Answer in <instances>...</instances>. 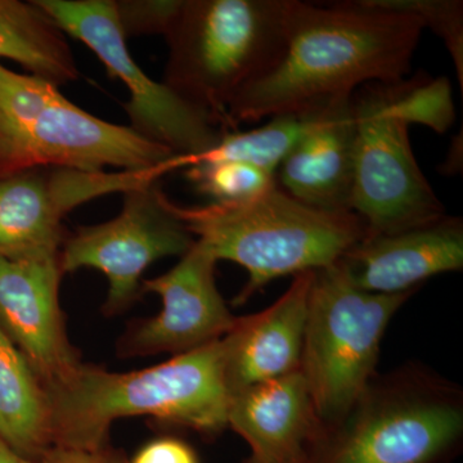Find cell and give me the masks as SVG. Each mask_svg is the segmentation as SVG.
Wrapping results in <instances>:
<instances>
[{"label": "cell", "instance_id": "obj_7", "mask_svg": "<svg viewBox=\"0 0 463 463\" xmlns=\"http://www.w3.org/2000/svg\"><path fill=\"white\" fill-rule=\"evenodd\" d=\"M413 294L359 289L337 261L313 270L300 373L326 428L345 416L376 376L383 335Z\"/></svg>", "mask_w": 463, "mask_h": 463}, {"label": "cell", "instance_id": "obj_4", "mask_svg": "<svg viewBox=\"0 0 463 463\" xmlns=\"http://www.w3.org/2000/svg\"><path fill=\"white\" fill-rule=\"evenodd\" d=\"M294 0H182L163 83L228 130L225 112L281 57Z\"/></svg>", "mask_w": 463, "mask_h": 463}, {"label": "cell", "instance_id": "obj_2", "mask_svg": "<svg viewBox=\"0 0 463 463\" xmlns=\"http://www.w3.org/2000/svg\"><path fill=\"white\" fill-rule=\"evenodd\" d=\"M44 390L53 447L106 453L112 422L125 417H154L206 437L228 428L232 397L222 339L133 373L81 364Z\"/></svg>", "mask_w": 463, "mask_h": 463}, {"label": "cell", "instance_id": "obj_22", "mask_svg": "<svg viewBox=\"0 0 463 463\" xmlns=\"http://www.w3.org/2000/svg\"><path fill=\"white\" fill-rule=\"evenodd\" d=\"M374 5L413 14L446 44L463 88V3L461 0H373Z\"/></svg>", "mask_w": 463, "mask_h": 463}, {"label": "cell", "instance_id": "obj_15", "mask_svg": "<svg viewBox=\"0 0 463 463\" xmlns=\"http://www.w3.org/2000/svg\"><path fill=\"white\" fill-rule=\"evenodd\" d=\"M228 428L248 443L245 463H312L327 429L300 371L234 394Z\"/></svg>", "mask_w": 463, "mask_h": 463}, {"label": "cell", "instance_id": "obj_6", "mask_svg": "<svg viewBox=\"0 0 463 463\" xmlns=\"http://www.w3.org/2000/svg\"><path fill=\"white\" fill-rule=\"evenodd\" d=\"M173 156L132 128L78 108L57 85L0 65V179L39 167L134 172Z\"/></svg>", "mask_w": 463, "mask_h": 463}, {"label": "cell", "instance_id": "obj_27", "mask_svg": "<svg viewBox=\"0 0 463 463\" xmlns=\"http://www.w3.org/2000/svg\"><path fill=\"white\" fill-rule=\"evenodd\" d=\"M0 463H35L24 458L0 439Z\"/></svg>", "mask_w": 463, "mask_h": 463}, {"label": "cell", "instance_id": "obj_13", "mask_svg": "<svg viewBox=\"0 0 463 463\" xmlns=\"http://www.w3.org/2000/svg\"><path fill=\"white\" fill-rule=\"evenodd\" d=\"M63 276L60 255L24 260L0 257V327L44 388L66 379L81 364L67 337L60 306Z\"/></svg>", "mask_w": 463, "mask_h": 463}, {"label": "cell", "instance_id": "obj_26", "mask_svg": "<svg viewBox=\"0 0 463 463\" xmlns=\"http://www.w3.org/2000/svg\"><path fill=\"white\" fill-rule=\"evenodd\" d=\"M39 463H114L108 453L87 452L70 448L52 447Z\"/></svg>", "mask_w": 463, "mask_h": 463}, {"label": "cell", "instance_id": "obj_17", "mask_svg": "<svg viewBox=\"0 0 463 463\" xmlns=\"http://www.w3.org/2000/svg\"><path fill=\"white\" fill-rule=\"evenodd\" d=\"M312 276L313 270L294 276L276 303L255 315L237 317L222 339L231 397L300 371Z\"/></svg>", "mask_w": 463, "mask_h": 463}, {"label": "cell", "instance_id": "obj_19", "mask_svg": "<svg viewBox=\"0 0 463 463\" xmlns=\"http://www.w3.org/2000/svg\"><path fill=\"white\" fill-rule=\"evenodd\" d=\"M0 58L57 87L79 78L66 33L35 0H0Z\"/></svg>", "mask_w": 463, "mask_h": 463}, {"label": "cell", "instance_id": "obj_18", "mask_svg": "<svg viewBox=\"0 0 463 463\" xmlns=\"http://www.w3.org/2000/svg\"><path fill=\"white\" fill-rule=\"evenodd\" d=\"M0 439L18 455L35 463L53 447L44 386L2 327Z\"/></svg>", "mask_w": 463, "mask_h": 463}, {"label": "cell", "instance_id": "obj_25", "mask_svg": "<svg viewBox=\"0 0 463 463\" xmlns=\"http://www.w3.org/2000/svg\"><path fill=\"white\" fill-rule=\"evenodd\" d=\"M130 463H200L194 448L181 439L166 437L149 441Z\"/></svg>", "mask_w": 463, "mask_h": 463}, {"label": "cell", "instance_id": "obj_21", "mask_svg": "<svg viewBox=\"0 0 463 463\" xmlns=\"http://www.w3.org/2000/svg\"><path fill=\"white\" fill-rule=\"evenodd\" d=\"M184 170L192 185L215 203H246L276 184L274 174L237 161L197 164Z\"/></svg>", "mask_w": 463, "mask_h": 463}, {"label": "cell", "instance_id": "obj_23", "mask_svg": "<svg viewBox=\"0 0 463 463\" xmlns=\"http://www.w3.org/2000/svg\"><path fill=\"white\" fill-rule=\"evenodd\" d=\"M398 106L410 124L429 125L438 133L446 132L455 121L447 79H403L398 83Z\"/></svg>", "mask_w": 463, "mask_h": 463}, {"label": "cell", "instance_id": "obj_16", "mask_svg": "<svg viewBox=\"0 0 463 463\" xmlns=\"http://www.w3.org/2000/svg\"><path fill=\"white\" fill-rule=\"evenodd\" d=\"M352 96L317 106L306 132L276 172L283 191L326 212H353L356 124Z\"/></svg>", "mask_w": 463, "mask_h": 463}, {"label": "cell", "instance_id": "obj_5", "mask_svg": "<svg viewBox=\"0 0 463 463\" xmlns=\"http://www.w3.org/2000/svg\"><path fill=\"white\" fill-rule=\"evenodd\" d=\"M463 446V392L417 364L376 373L326 429L312 463H452Z\"/></svg>", "mask_w": 463, "mask_h": 463}, {"label": "cell", "instance_id": "obj_1", "mask_svg": "<svg viewBox=\"0 0 463 463\" xmlns=\"http://www.w3.org/2000/svg\"><path fill=\"white\" fill-rule=\"evenodd\" d=\"M422 21L373 0H294L281 57L246 85L225 112L228 129L307 111L364 85L405 79L421 41Z\"/></svg>", "mask_w": 463, "mask_h": 463}, {"label": "cell", "instance_id": "obj_20", "mask_svg": "<svg viewBox=\"0 0 463 463\" xmlns=\"http://www.w3.org/2000/svg\"><path fill=\"white\" fill-rule=\"evenodd\" d=\"M317 106L307 111L273 116L263 127L248 132H225L215 147L192 156L175 155L158 166L160 172L165 175L197 164L237 161L261 167L276 176L282 161L306 132Z\"/></svg>", "mask_w": 463, "mask_h": 463}, {"label": "cell", "instance_id": "obj_12", "mask_svg": "<svg viewBox=\"0 0 463 463\" xmlns=\"http://www.w3.org/2000/svg\"><path fill=\"white\" fill-rule=\"evenodd\" d=\"M215 260L199 242L169 272L143 279L142 292H154L163 310L129 326L118 340L123 358L184 354L223 339L237 317L216 288Z\"/></svg>", "mask_w": 463, "mask_h": 463}, {"label": "cell", "instance_id": "obj_9", "mask_svg": "<svg viewBox=\"0 0 463 463\" xmlns=\"http://www.w3.org/2000/svg\"><path fill=\"white\" fill-rule=\"evenodd\" d=\"M67 36L83 43L129 90L124 109L134 132L179 156L215 147L228 130L207 112L158 83L133 60L115 0H35Z\"/></svg>", "mask_w": 463, "mask_h": 463}, {"label": "cell", "instance_id": "obj_3", "mask_svg": "<svg viewBox=\"0 0 463 463\" xmlns=\"http://www.w3.org/2000/svg\"><path fill=\"white\" fill-rule=\"evenodd\" d=\"M173 207L216 261L230 260L245 268L249 281L237 295V306L279 277L336 263L367 234L364 219L355 213L307 205L277 182L246 203L190 207L174 203Z\"/></svg>", "mask_w": 463, "mask_h": 463}, {"label": "cell", "instance_id": "obj_10", "mask_svg": "<svg viewBox=\"0 0 463 463\" xmlns=\"http://www.w3.org/2000/svg\"><path fill=\"white\" fill-rule=\"evenodd\" d=\"M160 183L125 192L123 209L112 221L79 227L60 252L63 274L93 268L109 279L103 312H125L142 294V277L149 265L187 254L196 239L174 212Z\"/></svg>", "mask_w": 463, "mask_h": 463}, {"label": "cell", "instance_id": "obj_8", "mask_svg": "<svg viewBox=\"0 0 463 463\" xmlns=\"http://www.w3.org/2000/svg\"><path fill=\"white\" fill-rule=\"evenodd\" d=\"M398 83H371L352 96L356 124L352 210L367 234L431 223L446 207L425 178L412 147L410 121L398 106Z\"/></svg>", "mask_w": 463, "mask_h": 463}, {"label": "cell", "instance_id": "obj_11", "mask_svg": "<svg viewBox=\"0 0 463 463\" xmlns=\"http://www.w3.org/2000/svg\"><path fill=\"white\" fill-rule=\"evenodd\" d=\"M160 178L156 167L134 172L39 167L5 176L0 179V257H58L65 242L63 221L75 207Z\"/></svg>", "mask_w": 463, "mask_h": 463}, {"label": "cell", "instance_id": "obj_24", "mask_svg": "<svg viewBox=\"0 0 463 463\" xmlns=\"http://www.w3.org/2000/svg\"><path fill=\"white\" fill-rule=\"evenodd\" d=\"M115 5L127 38L157 33L165 36L182 0H121Z\"/></svg>", "mask_w": 463, "mask_h": 463}, {"label": "cell", "instance_id": "obj_14", "mask_svg": "<svg viewBox=\"0 0 463 463\" xmlns=\"http://www.w3.org/2000/svg\"><path fill=\"white\" fill-rule=\"evenodd\" d=\"M337 264L347 279L364 291L416 292L431 277L462 270V219L446 214L397 233L365 234Z\"/></svg>", "mask_w": 463, "mask_h": 463}]
</instances>
